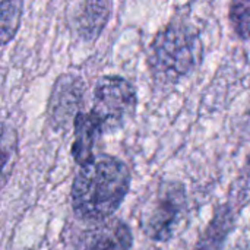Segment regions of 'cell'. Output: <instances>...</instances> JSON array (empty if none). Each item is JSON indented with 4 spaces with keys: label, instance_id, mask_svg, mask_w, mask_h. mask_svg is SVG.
<instances>
[{
    "label": "cell",
    "instance_id": "1",
    "mask_svg": "<svg viewBox=\"0 0 250 250\" xmlns=\"http://www.w3.org/2000/svg\"><path fill=\"white\" fill-rule=\"evenodd\" d=\"M130 182V171L122 160L95 155L73 179L70 201L76 217L95 224L108 220L129 193Z\"/></svg>",
    "mask_w": 250,
    "mask_h": 250
},
{
    "label": "cell",
    "instance_id": "2",
    "mask_svg": "<svg viewBox=\"0 0 250 250\" xmlns=\"http://www.w3.org/2000/svg\"><path fill=\"white\" fill-rule=\"evenodd\" d=\"M204 54L198 31L186 22L173 21L163 28L151 44V66L164 82H179L192 73Z\"/></svg>",
    "mask_w": 250,
    "mask_h": 250
},
{
    "label": "cell",
    "instance_id": "3",
    "mask_svg": "<svg viewBox=\"0 0 250 250\" xmlns=\"http://www.w3.org/2000/svg\"><path fill=\"white\" fill-rule=\"evenodd\" d=\"M188 212V195L180 182H160L139 212V227L154 242H168Z\"/></svg>",
    "mask_w": 250,
    "mask_h": 250
},
{
    "label": "cell",
    "instance_id": "4",
    "mask_svg": "<svg viewBox=\"0 0 250 250\" xmlns=\"http://www.w3.org/2000/svg\"><path fill=\"white\" fill-rule=\"evenodd\" d=\"M136 105L138 94L127 79L117 75H105L97 81L91 113L101 123L104 133L120 129L133 117Z\"/></svg>",
    "mask_w": 250,
    "mask_h": 250
},
{
    "label": "cell",
    "instance_id": "5",
    "mask_svg": "<svg viewBox=\"0 0 250 250\" xmlns=\"http://www.w3.org/2000/svg\"><path fill=\"white\" fill-rule=\"evenodd\" d=\"M83 92L85 85L78 75L63 73L56 79L47 110L48 122L54 130H64L70 120L75 122V117L81 113Z\"/></svg>",
    "mask_w": 250,
    "mask_h": 250
},
{
    "label": "cell",
    "instance_id": "6",
    "mask_svg": "<svg viewBox=\"0 0 250 250\" xmlns=\"http://www.w3.org/2000/svg\"><path fill=\"white\" fill-rule=\"evenodd\" d=\"M133 236L122 220H105L86 230L76 250H130Z\"/></svg>",
    "mask_w": 250,
    "mask_h": 250
},
{
    "label": "cell",
    "instance_id": "7",
    "mask_svg": "<svg viewBox=\"0 0 250 250\" xmlns=\"http://www.w3.org/2000/svg\"><path fill=\"white\" fill-rule=\"evenodd\" d=\"M103 133L101 123L91 111H81L75 117L73 144L70 152L76 164L83 167L94 160V146Z\"/></svg>",
    "mask_w": 250,
    "mask_h": 250
},
{
    "label": "cell",
    "instance_id": "8",
    "mask_svg": "<svg viewBox=\"0 0 250 250\" xmlns=\"http://www.w3.org/2000/svg\"><path fill=\"white\" fill-rule=\"evenodd\" d=\"M111 15L110 1H82L73 15V26L78 35L85 41L95 40Z\"/></svg>",
    "mask_w": 250,
    "mask_h": 250
},
{
    "label": "cell",
    "instance_id": "9",
    "mask_svg": "<svg viewBox=\"0 0 250 250\" xmlns=\"http://www.w3.org/2000/svg\"><path fill=\"white\" fill-rule=\"evenodd\" d=\"M234 224L233 212L229 208H221L215 212L212 221L207 227L202 237L198 240L195 250H220Z\"/></svg>",
    "mask_w": 250,
    "mask_h": 250
},
{
    "label": "cell",
    "instance_id": "10",
    "mask_svg": "<svg viewBox=\"0 0 250 250\" xmlns=\"http://www.w3.org/2000/svg\"><path fill=\"white\" fill-rule=\"evenodd\" d=\"M23 15L22 1H1L0 4V35L1 45H6L16 34Z\"/></svg>",
    "mask_w": 250,
    "mask_h": 250
},
{
    "label": "cell",
    "instance_id": "11",
    "mask_svg": "<svg viewBox=\"0 0 250 250\" xmlns=\"http://www.w3.org/2000/svg\"><path fill=\"white\" fill-rule=\"evenodd\" d=\"M18 152V136L13 127L3 125L1 129V180L6 185L9 174L12 173L15 157Z\"/></svg>",
    "mask_w": 250,
    "mask_h": 250
},
{
    "label": "cell",
    "instance_id": "12",
    "mask_svg": "<svg viewBox=\"0 0 250 250\" xmlns=\"http://www.w3.org/2000/svg\"><path fill=\"white\" fill-rule=\"evenodd\" d=\"M229 18L236 35L240 40H250V1H233Z\"/></svg>",
    "mask_w": 250,
    "mask_h": 250
}]
</instances>
